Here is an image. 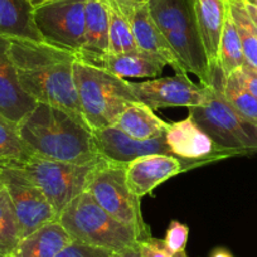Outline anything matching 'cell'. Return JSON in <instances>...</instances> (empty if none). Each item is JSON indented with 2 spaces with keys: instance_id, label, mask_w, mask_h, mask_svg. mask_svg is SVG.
Returning a JSON list of instances; mask_svg holds the SVG:
<instances>
[{
  "instance_id": "cell-1",
  "label": "cell",
  "mask_w": 257,
  "mask_h": 257,
  "mask_svg": "<svg viewBox=\"0 0 257 257\" xmlns=\"http://www.w3.org/2000/svg\"><path fill=\"white\" fill-rule=\"evenodd\" d=\"M9 54L22 88L36 102L64 110L88 126L83 118L73 76L77 54L46 42L33 41H11Z\"/></svg>"
},
{
  "instance_id": "cell-2",
  "label": "cell",
  "mask_w": 257,
  "mask_h": 257,
  "mask_svg": "<svg viewBox=\"0 0 257 257\" xmlns=\"http://www.w3.org/2000/svg\"><path fill=\"white\" fill-rule=\"evenodd\" d=\"M18 130L24 144L36 157L77 164L101 159L92 130L54 106L37 103L19 121Z\"/></svg>"
},
{
  "instance_id": "cell-3",
  "label": "cell",
  "mask_w": 257,
  "mask_h": 257,
  "mask_svg": "<svg viewBox=\"0 0 257 257\" xmlns=\"http://www.w3.org/2000/svg\"><path fill=\"white\" fill-rule=\"evenodd\" d=\"M196 0H150V16L187 73L208 86L211 67L196 17Z\"/></svg>"
},
{
  "instance_id": "cell-4",
  "label": "cell",
  "mask_w": 257,
  "mask_h": 257,
  "mask_svg": "<svg viewBox=\"0 0 257 257\" xmlns=\"http://www.w3.org/2000/svg\"><path fill=\"white\" fill-rule=\"evenodd\" d=\"M73 76L83 118L92 132L113 126L128 105L139 102L128 81L78 58Z\"/></svg>"
},
{
  "instance_id": "cell-5",
  "label": "cell",
  "mask_w": 257,
  "mask_h": 257,
  "mask_svg": "<svg viewBox=\"0 0 257 257\" xmlns=\"http://www.w3.org/2000/svg\"><path fill=\"white\" fill-rule=\"evenodd\" d=\"M224 75L216 64L211 68L204 105L189 108V116L216 144L234 155L257 153V126L243 120L223 95Z\"/></svg>"
},
{
  "instance_id": "cell-6",
  "label": "cell",
  "mask_w": 257,
  "mask_h": 257,
  "mask_svg": "<svg viewBox=\"0 0 257 257\" xmlns=\"http://www.w3.org/2000/svg\"><path fill=\"white\" fill-rule=\"evenodd\" d=\"M58 221L72 239L91 246L118 252L139 243L137 232L103 211L88 192L68 203Z\"/></svg>"
},
{
  "instance_id": "cell-7",
  "label": "cell",
  "mask_w": 257,
  "mask_h": 257,
  "mask_svg": "<svg viewBox=\"0 0 257 257\" xmlns=\"http://www.w3.org/2000/svg\"><path fill=\"white\" fill-rule=\"evenodd\" d=\"M86 192L116 221L134 229L139 242L152 237L150 227L143 218L140 198L128 188L126 164L102 158L91 173Z\"/></svg>"
},
{
  "instance_id": "cell-8",
  "label": "cell",
  "mask_w": 257,
  "mask_h": 257,
  "mask_svg": "<svg viewBox=\"0 0 257 257\" xmlns=\"http://www.w3.org/2000/svg\"><path fill=\"white\" fill-rule=\"evenodd\" d=\"M98 162L77 164L44 159L33 155L27 162L18 164L22 165L32 180L41 188L57 216L59 217L68 203L86 192L91 173Z\"/></svg>"
},
{
  "instance_id": "cell-9",
  "label": "cell",
  "mask_w": 257,
  "mask_h": 257,
  "mask_svg": "<svg viewBox=\"0 0 257 257\" xmlns=\"http://www.w3.org/2000/svg\"><path fill=\"white\" fill-rule=\"evenodd\" d=\"M0 183L6 187L13 204L21 239L39 227L58 219L41 188L32 180L21 164L7 162L0 172Z\"/></svg>"
},
{
  "instance_id": "cell-10",
  "label": "cell",
  "mask_w": 257,
  "mask_h": 257,
  "mask_svg": "<svg viewBox=\"0 0 257 257\" xmlns=\"http://www.w3.org/2000/svg\"><path fill=\"white\" fill-rule=\"evenodd\" d=\"M87 0H46L34 7V22L43 42L77 54L85 39Z\"/></svg>"
},
{
  "instance_id": "cell-11",
  "label": "cell",
  "mask_w": 257,
  "mask_h": 257,
  "mask_svg": "<svg viewBox=\"0 0 257 257\" xmlns=\"http://www.w3.org/2000/svg\"><path fill=\"white\" fill-rule=\"evenodd\" d=\"M135 97L153 111L165 107H197L206 103L207 87L194 83L187 73L130 82Z\"/></svg>"
},
{
  "instance_id": "cell-12",
  "label": "cell",
  "mask_w": 257,
  "mask_h": 257,
  "mask_svg": "<svg viewBox=\"0 0 257 257\" xmlns=\"http://www.w3.org/2000/svg\"><path fill=\"white\" fill-rule=\"evenodd\" d=\"M165 143L174 157L202 164L236 157L213 142L188 115L187 118L170 123L165 133Z\"/></svg>"
},
{
  "instance_id": "cell-13",
  "label": "cell",
  "mask_w": 257,
  "mask_h": 257,
  "mask_svg": "<svg viewBox=\"0 0 257 257\" xmlns=\"http://www.w3.org/2000/svg\"><path fill=\"white\" fill-rule=\"evenodd\" d=\"M201 165H203L201 162L184 160L174 155H145L126 164V179L132 192L142 198L170 178Z\"/></svg>"
},
{
  "instance_id": "cell-14",
  "label": "cell",
  "mask_w": 257,
  "mask_h": 257,
  "mask_svg": "<svg viewBox=\"0 0 257 257\" xmlns=\"http://www.w3.org/2000/svg\"><path fill=\"white\" fill-rule=\"evenodd\" d=\"M116 3L130 22L135 43L140 51L147 52L164 61L175 73H187L180 66L167 39L153 21L148 3H138L133 0H116Z\"/></svg>"
},
{
  "instance_id": "cell-15",
  "label": "cell",
  "mask_w": 257,
  "mask_h": 257,
  "mask_svg": "<svg viewBox=\"0 0 257 257\" xmlns=\"http://www.w3.org/2000/svg\"><path fill=\"white\" fill-rule=\"evenodd\" d=\"M96 147L101 158L116 163H127L152 154L173 155L165 143V134L150 140H137L116 126L93 132Z\"/></svg>"
},
{
  "instance_id": "cell-16",
  "label": "cell",
  "mask_w": 257,
  "mask_h": 257,
  "mask_svg": "<svg viewBox=\"0 0 257 257\" xmlns=\"http://www.w3.org/2000/svg\"><path fill=\"white\" fill-rule=\"evenodd\" d=\"M9 44L11 39L0 37V115L18 123L38 102L22 88L9 54Z\"/></svg>"
},
{
  "instance_id": "cell-17",
  "label": "cell",
  "mask_w": 257,
  "mask_h": 257,
  "mask_svg": "<svg viewBox=\"0 0 257 257\" xmlns=\"http://www.w3.org/2000/svg\"><path fill=\"white\" fill-rule=\"evenodd\" d=\"M120 78H157L167 66L164 61L140 49L107 53L91 63Z\"/></svg>"
},
{
  "instance_id": "cell-18",
  "label": "cell",
  "mask_w": 257,
  "mask_h": 257,
  "mask_svg": "<svg viewBox=\"0 0 257 257\" xmlns=\"http://www.w3.org/2000/svg\"><path fill=\"white\" fill-rule=\"evenodd\" d=\"M110 16L106 0H87L85 12V39L77 53L80 61L91 63L108 53Z\"/></svg>"
},
{
  "instance_id": "cell-19",
  "label": "cell",
  "mask_w": 257,
  "mask_h": 257,
  "mask_svg": "<svg viewBox=\"0 0 257 257\" xmlns=\"http://www.w3.org/2000/svg\"><path fill=\"white\" fill-rule=\"evenodd\" d=\"M0 37L11 41L43 42L34 22L31 0H0Z\"/></svg>"
},
{
  "instance_id": "cell-20",
  "label": "cell",
  "mask_w": 257,
  "mask_h": 257,
  "mask_svg": "<svg viewBox=\"0 0 257 257\" xmlns=\"http://www.w3.org/2000/svg\"><path fill=\"white\" fill-rule=\"evenodd\" d=\"M196 17L209 67L218 64L219 43L228 12V0H196Z\"/></svg>"
},
{
  "instance_id": "cell-21",
  "label": "cell",
  "mask_w": 257,
  "mask_h": 257,
  "mask_svg": "<svg viewBox=\"0 0 257 257\" xmlns=\"http://www.w3.org/2000/svg\"><path fill=\"white\" fill-rule=\"evenodd\" d=\"M72 241L57 219L22 238L9 257H54Z\"/></svg>"
},
{
  "instance_id": "cell-22",
  "label": "cell",
  "mask_w": 257,
  "mask_h": 257,
  "mask_svg": "<svg viewBox=\"0 0 257 257\" xmlns=\"http://www.w3.org/2000/svg\"><path fill=\"white\" fill-rule=\"evenodd\" d=\"M113 126L137 140H150L164 135L170 123L157 116L142 102H133L118 116Z\"/></svg>"
},
{
  "instance_id": "cell-23",
  "label": "cell",
  "mask_w": 257,
  "mask_h": 257,
  "mask_svg": "<svg viewBox=\"0 0 257 257\" xmlns=\"http://www.w3.org/2000/svg\"><path fill=\"white\" fill-rule=\"evenodd\" d=\"M244 63H246V58H244L243 49H242L241 41H239L238 33H237L236 26H234L228 7L223 32H222L221 43H219L218 66L221 67L224 77H227L234 71L239 70Z\"/></svg>"
},
{
  "instance_id": "cell-24",
  "label": "cell",
  "mask_w": 257,
  "mask_h": 257,
  "mask_svg": "<svg viewBox=\"0 0 257 257\" xmlns=\"http://www.w3.org/2000/svg\"><path fill=\"white\" fill-rule=\"evenodd\" d=\"M228 7L246 62L257 70V29L247 11L246 3L244 0H228Z\"/></svg>"
},
{
  "instance_id": "cell-25",
  "label": "cell",
  "mask_w": 257,
  "mask_h": 257,
  "mask_svg": "<svg viewBox=\"0 0 257 257\" xmlns=\"http://www.w3.org/2000/svg\"><path fill=\"white\" fill-rule=\"evenodd\" d=\"M223 95L229 106L243 120L257 126V97L244 87L238 70L224 77Z\"/></svg>"
},
{
  "instance_id": "cell-26",
  "label": "cell",
  "mask_w": 257,
  "mask_h": 257,
  "mask_svg": "<svg viewBox=\"0 0 257 257\" xmlns=\"http://www.w3.org/2000/svg\"><path fill=\"white\" fill-rule=\"evenodd\" d=\"M110 16L108 53H123L139 49L135 43L130 22L117 6L116 0H106Z\"/></svg>"
},
{
  "instance_id": "cell-27",
  "label": "cell",
  "mask_w": 257,
  "mask_h": 257,
  "mask_svg": "<svg viewBox=\"0 0 257 257\" xmlns=\"http://www.w3.org/2000/svg\"><path fill=\"white\" fill-rule=\"evenodd\" d=\"M21 241L18 221L6 187L0 183V257H9Z\"/></svg>"
},
{
  "instance_id": "cell-28",
  "label": "cell",
  "mask_w": 257,
  "mask_h": 257,
  "mask_svg": "<svg viewBox=\"0 0 257 257\" xmlns=\"http://www.w3.org/2000/svg\"><path fill=\"white\" fill-rule=\"evenodd\" d=\"M32 157L19 134L18 123L0 115V158L7 162L24 163Z\"/></svg>"
},
{
  "instance_id": "cell-29",
  "label": "cell",
  "mask_w": 257,
  "mask_h": 257,
  "mask_svg": "<svg viewBox=\"0 0 257 257\" xmlns=\"http://www.w3.org/2000/svg\"><path fill=\"white\" fill-rule=\"evenodd\" d=\"M188 237H189V228L187 224L180 223L179 221H172L168 226L163 242L172 253H180L185 252Z\"/></svg>"
},
{
  "instance_id": "cell-30",
  "label": "cell",
  "mask_w": 257,
  "mask_h": 257,
  "mask_svg": "<svg viewBox=\"0 0 257 257\" xmlns=\"http://www.w3.org/2000/svg\"><path fill=\"white\" fill-rule=\"evenodd\" d=\"M113 252L101 247L91 246L73 239L54 257H111Z\"/></svg>"
},
{
  "instance_id": "cell-31",
  "label": "cell",
  "mask_w": 257,
  "mask_h": 257,
  "mask_svg": "<svg viewBox=\"0 0 257 257\" xmlns=\"http://www.w3.org/2000/svg\"><path fill=\"white\" fill-rule=\"evenodd\" d=\"M139 248L142 257H188L185 252L172 253L165 247L163 239L154 238L153 236L150 238L139 242Z\"/></svg>"
},
{
  "instance_id": "cell-32",
  "label": "cell",
  "mask_w": 257,
  "mask_h": 257,
  "mask_svg": "<svg viewBox=\"0 0 257 257\" xmlns=\"http://www.w3.org/2000/svg\"><path fill=\"white\" fill-rule=\"evenodd\" d=\"M239 76H241V80L243 82L244 87L254 96L257 97V70L253 68L251 64L246 63L242 66L238 70Z\"/></svg>"
},
{
  "instance_id": "cell-33",
  "label": "cell",
  "mask_w": 257,
  "mask_h": 257,
  "mask_svg": "<svg viewBox=\"0 0 257 257\" xmlns=\"http://www.w3.org/2000/svg\"><path fill=\"white\" fill-rule=\"evenodd\" d=\"M111 257H142V254H140L139 243L135 244V246L121 249V251L118 252H113Z\"/></svg>"
},
{
  "instance_id": "cell-34",
  "label": "cell",
  "mask_w": 257,
  "mask_h": 257,
  "mask_svg": "<svg viewBox=\"0 0 257 257\" xmlns=\"http://www.w3.org/2000/svg\"><path fill=\"white\" fill-rule=\"evenodd\" d=\"M209 257H234L228 249L223 248V247H218V248H214L213 251L211 252Z\"/></svg>"
},
{
  "instance_id": "cell-35",
  "label": "cell",
  "mask_w": 257,
  "mask_h": 257,
  "mask_svg": "<svg viewBox=\"0 0 257 257\" xmlns=\"http://www.w3.org/2000/svg\"><path fill=\"white\" fill-rule=\"evenodd\" d=\"M244 3H246V2H244ZM246 7H247V11H248L249 16H251L252 22H253L254 27H256V29H257V9L254 8V7L249 6V4H247V3H246Z\"/></svg>"
},
{
  "instance_id": "cell-36",
  "label": "cell",
  "mask_w": 257,
  "mask_h": 257,
  "mask_svg": "<svg viewBox=\"0 0 257 257\" xmlns=\"http://www.w3.org/2000/svg\"><path fill=\"white\" fill-rule=\"evenodd\" d=\"M247 4H249V6L254 7V8L257 9V0H244Z\"/></svg>"
},
{
  "instance_id": "cell-37",
  "label": "cell",
  "mask_w": 257,
  "mask_h": 257,
  "mask_svg": "<svg viewBox=\"0 0 257 257\" xmlns=\"http://www.w3.org/2000/svg\"><path fill=\"white\" fill-rule=\"evenodd\" d=\"M44 2H46V0H31V3H32V4H33V6H34V7L39 6V4L44 3Z\"/></svg>"
},
{
  "instance_id": "cell-38",
  "label": "cell",
  "mask_w": 257,
  "mask_h": 257,
  "mask_svg": "<svg viewBox=\"0 0 257 257\" xmlns=\"http://www.w3.org/2000/svg\"><path fill=\"white\" fill-rule=\"evenodd\" d=\"M6 163H7V160L0 159V172H2V169H3V167H4V164H6Z\"/></svg>"
},
{
  "instance_id": "cell-39",
  "label": "cell",
  "mask_w": 257,
  "mask_h": 257,
  "mask_svg": "<svg viewBox=\"0 0 257 257\" xmlns=\"http://www.w3.org/2000/svg\"><path fill=\"white\" fill-rule=\"evenodd\" d=\"M133 2H138V3H149L150 0H133Z\"/></svg>"
},
{
  "instance_id": "cell-40",
  "label": "cell",
  "mask_w": 257,
  "mask_h": 257,
  "mask_svg": "<svg viewBox=\"0 0 257 257\" xmlns=\"http://www.w3.org/2000/svg\"><path fill=\"white\" fill-rule=\"evenodd\" d=\"M0 159H2V158H0Z\"/></svg>"
}]
</instances>
